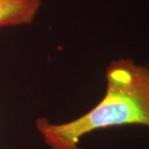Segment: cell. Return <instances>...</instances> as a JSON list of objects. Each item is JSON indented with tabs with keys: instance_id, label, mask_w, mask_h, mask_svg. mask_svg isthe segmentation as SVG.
Instances as JSON below:
<instances>
[{
	"instance_id": "6da1fadb",
	"label": "cell",
	"mask_w": 149,
	"mask_h": 149,
	"mask_svg": "<svg viewBox=\"0 0 149 149\" xmlns=\"http://www.w3.org/2000/svg\"><path fill=\"white\" fill-rule=\"evenodd\" d=\"M102 100L69 122L54 123L39 118L36 128L51 149H82L81 139L102 128L140 125L149 128V67L131 58L112 61L105 71Z\"/></svg>"
},
{
	"instance_id": "7a4b0ae2",
	"label": "cell",
	"mask_w": 149,
	"mask_h": 149,
	"mask_svg": "<svg viewBox=\"0 0 149 149\" xmlns=\"http://www.w3.org/2000/svg\"><path fill=\"white\" fill-rule=\"evenodd\" d=\"M43 0H0V27L32 24L42 7Z\"/></svg>"
}]
</instances>
